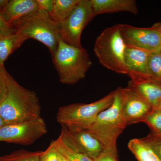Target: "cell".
Segmentation results:
<instances>
[{"label": "cell", "instance_id": "obj_1", "mask_svg": "<svg viewBox=\"0 0 161 161\" xmlns=\"http://www.w3.org/2000/svg\"><path fill=\"white\" fill-rule=\"evenodd\" d=\"M41 111L36 92L21 86L10 75L8 89L0 102V115L6 124L41 117Z\"/></svg>", "mask_w": 161, "mask_h": 161}, {"label": "cell", "instance_id": "obj_2", "mask_svg": "<svg viewBox=\"0 0 161 161\" xmlns=\"http://www.w3.org/2000/svg\"><path fill=\"white\" fill-rule=\"evenodd\" d=\"M15 32L26 40L34 39L48 48L52 58L61 40L60 23L53 20L48 13L39 10L13 23Z\"/></svg>", "mask_w": 161, "mask_h": 161}, {"label": "cell", "instance_id": "obj_3", "mask_svg": "<svg viewBox=\"0 0 161 161\" xmlns=\"http://www.w3.org/2000/svg\"><path fill=\"white\" fill-rule=\"evenodd\" d=\"M53 64L61 83L75 85L85 78L92 65L85 48L69 45L60 40L58 49L52 57Z\"/></svg>", "mask_w": 161, "mask_h": 161}, {"label": "cell", "instance_id": "obj_4", "mask_svg": "<svg viewBox=\"0 0 161 161\" xmlns=\"http://www.w3.org/2000/svg\"><path fill=\"white\" fill-rule=\"evenodd\" d=\"M112 104L101 112L85 130L98 138L103 144L105 150L118 153L116 142L127 125L120 112L121 87L115 90Z\"/></svg>", "mask_w": 161, "mask_h": 161}, {"label": "cell", "instance_id": "obj_5", "mask_svg": "<svg viewBox=\"0 0 161 161\" xmlns=\"http://www.w3.org/2000/svg\"><path fill=\"white\" fill-rule=\"evenodd\" d=\"M121 24L104 30L96 38L94 51L99 63L107 69L128 75L125 62L126 43L120 32Z\"/></svg>", "mask_w": 161, "mask_h": 161}, {"label": "cell", "instance_id": "obj_6", "mask_svg": "<svg viewBox=\"0 0 161 161\" xmlns=\"http://www.w3.org/2000/svg\"><path fill=\"white\" fill-rule=\"evenodd\" d=\"M115 94V91H113L92 103H73L60 107L56 116L57 121L70 131L85 130L101 112L111 106Z\"/></svg>", "mask_w": 161, "mask_h": 161}, {"label": "cell", "instance_id": "obj_7", "mask_svg": "<svg viewBox=\"0 0 161 161\" xmlns=\"http://www.w3.org/2000/svg\"><path fill=\"white\" fill-rule=\"evenodd\" d=\"M94 17L91 0H80L71 14L60 23L61 40L69 45L82 47V31Z\"/></svg>", "mask_w": 161, "mask_h": 161}, {"label": "cell", "instance_id": "obj_8", "mask_svg": "<svg viewBox=\"0 0 161 161\" xmlns=\"http://www.w3.org/2000/svg\"><path fill=\"white\" fill-rule=\"evenodd\" d=\"M47 131L46 124L41 117L7 124L0 128V142L30 145L46 134Z\"/></svg>", "mask_w": 161, "mask_h": 161}, {"label": "cell", "instance_id": "obj_9", "mask_svg": "<svg viewBox=\"0 0 161 161\" xmlns=\"http://www.w3.org/2000/svg\"><path fill=\"white\" fill-rule=\"evenodd\" d=\"M60 136L70 148L94 160L105 150L102 143L86 130L70 131L62 127Z\"/></svg>", "mask_w": 161, "mask_h": 161}, {"label": "cell", "instance_id": "obj_10", "mask_svg": "<svg viewBox=\"0 0 161 161\" xmlns=\"http://www.w3.org/2000/svg\"><path fill=\"white\" fill-rule=\"evenodd\" d=\"M120 32L126 44L150 52L161 49V32L152 26L141 28L121 24Z\"/></svg>", "mask_w": 161, "mask_h": 161}, {"label": "cell", "instance_id": "obj_11", "mask_svg": "<svg viewBox=\"0 0 161 161\" xmlns=\"http://www.w3.org/2000/svg\"><path fill=\"white\" fill-rule=\"evenodd\" d=\"M152 108L133 90L121 88L120 112L127 126L142 122Z\"/></svg>", "mask_w": 161, "mask_h": 161}, {"label": "cell", "instance_id": "obj_12", "mask_svg": "<svg viewBox=\"0 0 161 161\" xmlns=\"http://www.w3.org/2000/svg\"><path fill=\"white\" fill-rule=\"evenodd\" d=\"M128 87L137 93L152 108L157 107L161 100V81L149 75L129 73Z\"/></svg>", "mask_w": 161, "mask_h": 161}, {"label": "cell", "instance_id": "obj_13", "mask_svg": "<svg viewBox=\"0 0 161 161\" xmlns=\"http://www.w3.org/2000/svg\"><path fill=\"white\" fill-rule=\"evenodd\" d=\"M39 10L36 0H9L6 8L0 14L11 25Z\"/></svg>", "mask_w": 161, "mask_h": 161}, {"label": "cell", "instance_id": "obj_14", "mask_svg": "<svg viewBox=\"0 0 161 161\" xmlns=\"http://www.w3.org/2000/svg\"><path fill=\"white\" fill-rule=\"evenodd\" d=\"M151 53L146 50L126 44L125 62L128 73L148 75L147 65Z\"/></svg>", "mask_w": 161, "mask_h": 161}, {"label": "cell", "instance_id": "obj_15", "mask_svg": "<svg viewBox=\"0 0 161 161\" xmlns=\"http://www.w3.org/2000/svg\"><path fill=\"white\" fill-rule=\"evenodd\" d=\"M95 17L103 14L128 12L136 14L138 10L135 0H91Z\"/></svg>", "mask_w": 161, "mask_h": 161}, {"label": "cell", "instance_id": "obj_16", "mask_svg": "<svg viewBox=\"0 0 161 161\" xmlns=\"http://www.w3.org/2000/svg\"><path fill=\"white\" fill-rule=\"evenodd\" d=\"M26 40L22 35L15 32L0 37V67H4L8 57Z\"/></svg>", "mask_w": 161, "mask_h": 161}, {"label": "cell", "instance_id": "obj_17", "mask_svg": "<svg viewBox=\"0 0 161 161\" xmlns=\"http://www.w3.org/2000/svg\"><path fill=\"white\" fill-rule=\"evenodd\" d=\"M128 147L137 161H161L158 155L142 138L131 140Z\"/></svg>", "mask_w": 161, "mask_h": 161}, {"label": "cell", "instance_id": "obj_18", "mask_svg": "<svg viewBox=\"0 0 161 161\" xmlns=\"http://www.w3.org/2000/svg\"><path fill=\"white\" fill-rule=\"evenodd\" d=\"M80 0H54L52 18L60 23L65 19L77 6Z\"/></svg>", "mask_w": 161, "mask_h": 161}, {"label": "cell", "instance_id": "obj_19", "mask_svg": "<svg viewBox=\"0 0 161 161\" xmlns=\"http://www.w3.org/2000/svg\"><path fill=\"white\" fill-rule=\"evenodd\" d=\"M54 142L58 152L69 161H94L85 154L77 152L70 148L60 136Z\"/></svg>", "mask_w": 161, "mask_h": 161}, {"label": "cell", "instance_id": "obj_20", "mask_svg": "<svg viewBox=\"0 0 161 161\" xmlns=\"http://www.w3.org/2000/svg\"><path fill=\"white\" fill-rule=\"evenodd\" d=\"M42 153L41 151L31 152L18 150L10 154L0 156V161H40Z\"/></svg>", "mask_w": 161, "mask_h": 161}, {"label": "cell", "instance_id": "obj_21", "mask_svg": "<svg viewBox=\"0 0 161 161\" xmlns=\"http://www.w3.org/2000/svg\"><path fill=\"white\" fill-rule=\"evenodd\" d=\"M142 122L149 126L151 133L161 136V107L152 108Z\"/></svg>", "mask_w": 161, "mask_h": 161}, {"label": "cell", "instance_id": "obj_22", "mask_svg": "<svg viewBox=\"0 0 161 161\" xmlns=\"http://www.w3.org/2000/svg\"><path fill=\"white\" fill-rule=\"evenodd\" d=\"M147 72L151 78L161 81V49L151 52L148 60Z\"/></svg>", "mask_w": 161, "mask_h": 161}, {"label": "cell", "instance_id": "obj_23", "mask_svg": "<svg viewBox=\"0 0 161 161\" xmlns=\"http://www.w3.org/2000/svg\"><path fill=\"white\" fill-rule=\"evenodd\" d=\"M142 139L155 152L161 159V136L151 132Z\"/></svg>", "mask_w": 161, "mask_h": 161}, {"label": "cell", "instance_id": "obj_24", "mask_svg": "<svg viewBox=\"0 0 161 161\" xmlns=\"http://www.w3.org/2000/svg\"><path fill=\"white\" fill-rule=\"evenodd\" d=\"M60 153L55 145L54 140L52 141L45 151H42L40 161H59Z\"/></svg>", "mask_w": 161, "mask_h": 161}, {"label": "cell", "instance_id": "obj_25", "mask_svg": "<svg viewBox=\"0 0 161 161\" xmlns=\"http://www.w3.org/2000/svg\"><path fill=\"white\" fill-rule=\"evenodd\" d=\"M10 75L6 70L5 67H0V102L6 95Z\"/></svg>", "mask_w": 161, "mask_h": 161}, {"label": "cell", "instance_id": "obj_26", "mask_svg": "<svg viewBox=\"0 0 161 161\" xmlns=\"http://www.w3.org/2000/svg\"><path fill=\"white\" fill-rule=\"evenodd\" d=\"M14 33L13 27L3 19L0 14V37L8 36Z\"/></svg>", "mask_w": 161, "mask_h": 161}, {"label": "cell", "instance_id": "obj_27", "mask_svg": "<svg viewBox=\"0 0 161 161\" xmlns=\"http://www.w3.org/2000/svg\"><path fill=\"white\" fill-rule=\"evenodd\" d=\"M94 161H119L118 154L105 150Z\"/></svg>", "mask_w": 161, "mask_h": 161}, {"label": "cell", "instance_id": "obj_28", "mask_svg": "<svg viewBox=\"0 0 161 161\" xmlns=\"http://www.w3.org/2000/svg\"><path fill=\"white\" fill-rule=\"evenodd\" d=\"M39 9L51 14L54 6V0H36Z\"/></svg>", "mask_w": 161, "mask_h": 161}, {"label": "cell", "instance_id": "obj_29", "mask_svg": "<svg viewBox=\"0 0 161 161\" xmlns=\"http://www.w3.org/2000/svg\"><path fill=\"white\" fill-rule=\"evenodd\" d=\"M9 0H0V13L6 8Z\"/></svg>", "mask_w": 161, "mask_h": 161}, {"label": "cell", "instance_id": "obj_30", "mask_svg": "<svg viewBox=\"0 0 161 161\" xmlns=\"http://www.w3.org/2000/svg\"><path fill=\"white\" fill-rule=\"evenodd\" d=\"M152 27L161 32V23H156Z\"/></svg>", "mask_w": 161, "mask_h": 161}, {"label": "cell", "instance_id": "obj_31", "mask_svg": "<svg viewBox=\"0 0 161 161\" xmlns=\"http://www.w3.org/2000/svg\"><path fill=\"white\" fill-rule=\"evenodd\" d=\"M7 125L6 122L5 121V120L2 118V117L0 115V128L3 126L5 125Z\"/></svg>", "mask_w": 161, "mask_h": 161}, {"label": "cell", "instance_id": "obj_32", "mask_svg": "<svg viewBox=\"0 0 161 161\" xmlns=\"http://www.w3.org/2000/svg\"><path fill=\"white\" fill-rule=\"evenodd\" d=\"M59 161H69L66 158H65L60 153V158H59Z\"/></svg>", "mask_w": 161, "mask_h": 161}, {"label": "cell", "instance_id": "obj_33", "mask_svg": "<svg viewBox=\"0 0 161 161\" xmlns=\"http://www.w3.org/2000/svg\"><path fill=\"white\" fill-rule=\"evenodd\" d=\"M158 106L161 107V101L159 103L158 105Z\"/></svg>", "mask_w": 161, "mask_h": 161}]
</instances>
